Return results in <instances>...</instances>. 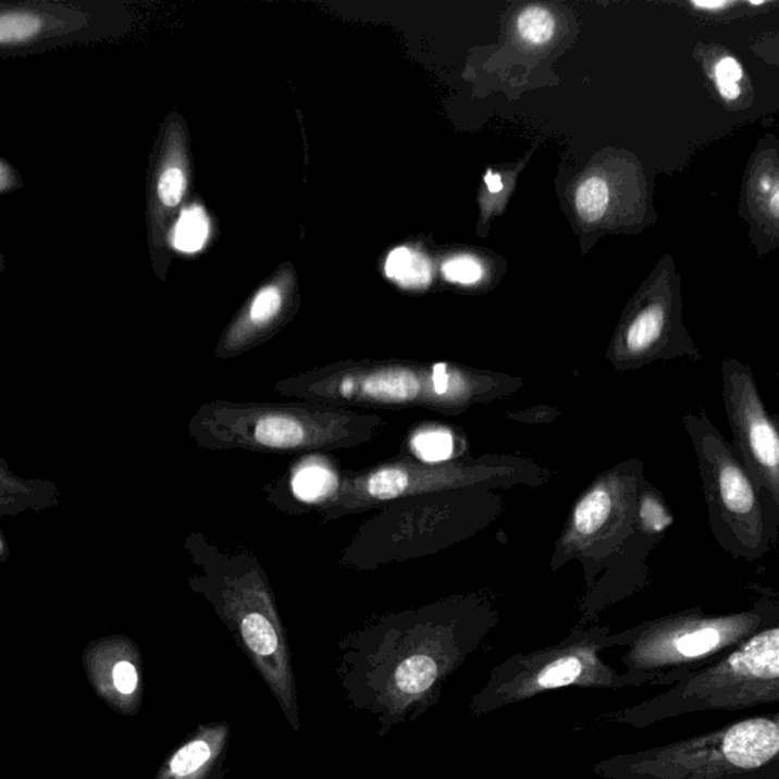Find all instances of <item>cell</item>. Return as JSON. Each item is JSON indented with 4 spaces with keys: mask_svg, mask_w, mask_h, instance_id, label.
I'll list each match as a JSON object with an SVG mask.
<instances>
[{
    "mask_svg": "<svg viewBox=\"0 0 779 779\" xmlns=\"http://www.w3.org/2000/svg\"><path fill=\"white\" fill-rule=\"evenodd\" d=\"M524 383L519 378L435 362H342L285 378L274 384L279 396L326 404L347 410L425 408L460 415L475 405L509 397Z\"/></svg>",
    "mask_w": 779,
    "mask_h": 779,
    "instance_id": "6da1fadb",
    "label": "cell"
},
{
    "mask_svg": "<svg viewBox=\"0 0 779 779\" xmlns=\"http://www.w3.org/2000/svg\"><path fill=\"white\" fill-rule=\"evenodd\" d=\"M380 415L301 403L202 404L189 420V437L205 450L269 454L330 453L368 445L384 433Z\"/></svg>",
    "mask_w": 779,
    "mask_h": 779,
    "instance_id": "7a4b0ae2",
    "label": "cell"
},
{
    "mask_svg": "<svg viewBox=\"0 0 779 779\" xmlns=\"http://www.w3.org/2000/svg\"><path fill=\"white\" fill-rule=\"evenodd\" d=\"M502 509V496L492 489H456L397 499L358 527L338 564L347 570L376 571L435 555L486 529Z\"/></svg>",
    "mask_w": 779,
    "mask_h": 779,
    "instance_id": "3957f363",
    "label": "cell"
},
{
    "mask_svg": "<svg viewBox=\"0 0 779 779\" xmlns=\"http://www.w3.org/2000/svg\"><path fill=\"white\" fill-rule=\"evenodd\" d=\"M591 770L603 779H778V714L747 717L681 742L615 755Z\"/></svg>",
    "mask_w": 779,
    "mask_h": 779,
    "instance_id": "277c9868",
    "label": "cell"
},
{
    "mask_svg": "<svg viewBox=\"0 0 779 779\" xmlns=\"http://www.w3.org/2000/svg\"><path fill=\"white\" fill-rule=\"evenodd\" d=\"M779 628L766 626L714 659L683 676L666 693L602 719L643 728L685 714L737 712L778 704Z\"/></svg>",
    "mask_w": 779,
    "mask_h": 779,
    "instance_id": "5b68a950",
    "label": "cell"
},
{
    "mask_svg": "<svg viewBox=\"0 0 779 779\" xmlns=\"http://www.w3.org/2000/svg\"><path fill=\"white\" fill-rule=\"evenodd\" d=\"M548 479V471L522 457H465L437 465L399 457L361 471H345L337 494L316 515L323 522L337 521L410 496L456 489L537 487Z\"/></svg>",
    "mask_w": 779,
    "mask_h": 779,
    "instance_id": "8992f818",
    "label": "cell"
},
{
    "mask_svg": "<svg viewBox=\"0 0 779 779\" xmlns=\"http://www.w3.org/2000/svg\"><path fill=\"white\" fill-rule=\"evenodd\" d=\"M186 553L194 565L189 584L202 595L255 658L281 663L285 638L269 576L246 548L221 549L205 533H190Z\"/></svg>",
    "mask_w": 779,
    "mask_h": 779,
    "instance_id": "52a82bcc",
    "label": "cell"
},
{
    "mask_svg": "<svg viewBox=\"0 0 779 779\" xmlns=\"http://www.w3.org/2000/svg\"><path fill=\"white\" fill-rule=\"evenodd\" d=\"M609 647H614L609 628H579L562 643L510 656L492 671L477 708L492 712L565 687L617 690L668 683L656 675L617 673L602 658Z\"/></svg>",
    "mask_w": 779,
    "mask_h": 779,
    "instance_id": "ba28073f",
    "label": "cell"
},
{
    "mask_svg": "<svg viewBox=\"0 0 779 779\" xmlns=\"http://www.w3.org/2000/svg\"><path fill=\"white\" fill-rule=\"evenodd\" d=\"M696 453L709 529L728 555L757 560L774 544L765 504L731 443L717 430L705 408L682 418Z\"/></svg>",
    "mask_w": 779,
    "mask_h": 779,
    "instance_id": "9c48e42d",
    "label": "cell"
},
{
    "mask_svg": "<svg viewBox=\"0 0 779 779\" xmlns=\"http://www.w3.org/2000/svg\"><path fill=\"white\" fill-rule=\"evenodd\" d=\"M766 610L759 607L727 615L689 609L613 633V645L628 648L621 656L626 673L656 675L668 683L678 682L766 628Z\"/></svg>",
    "mask_w": 779,
    "mask_h": 779,
    "instance_id": "30bf717a",
    "label": "cell"
},
{
    "mask_svg": "<svg viewBox=\"0 0 779 779\" xmlns=\"http://www.w3.org/2000/svg\"><path fill=\"white\" fill-rule=\"evenodd\" d=\"M644 479L640 458H629L599 473L572 504L549 559L552 571L579 560L591 588L636 534V498Z\"/></svg>",
    "mask_w": 779,
    "mask_h": 779,
    "instance_id": "8fae6325",
    "label": "cell"
},
{
    "mask_svg": "<svg viewBox=\"0 0 779 779\" xmlns=\"http://www.w3.org/2000/svg\"><path fill=\"white\" fill-rule=\"evenodd\" d=\"M721 396L734 442L732 449L757 486L779 509V433L750 368L734 360L721 370Z\"/></svg>",
    "mask_w": 779,
    "mask_h": 779,
    "instance_id": "7c38bea8",
    "label": "cell"
},
{
    "mask_svg": "<svg viewBox=\"0 0 779 779\" xmlns=\"http://www.w3.org/2000/svg\"><path fill=\"white\" fill-rule=\"evenodd\" d=\"M343 475L345 469L326 453L300 454L282 475L263 487V495L282 514H317L337 494Z\"/></svg>",
    "mask_w": 779,
    "mask_h": 779,
    "instance_id": "4fadbf2b",
    "label": "cell"
},
{
    "mask_svg": "<svg viewBox=\"0 0 779 779\" xmlns=\"http://www.w3.org/2000/svg\"><path fill=\"white\" fill-rule=\"evenodd\" d=\"M97 13L75 10L74 5L18 3L0 5V49H37L63 37L87 36L79 30L90 28Z\"/></svg>",
    "mask_w": 779,
    "mask_h": 779,
    "instance_id": "5bb4252c",
    "label": "cell"
},
{
    "mask_svg": "<svg viewBox=\"0 0 779 779\" xmlns=\"http://www.w3.org/2000/svg\"><path fill=\"white\" fill-rule=\"evenodd\" d=\"M468 445L463 435L454 428L422 423L405 435L400 458L420 461V463H448L468 457Z\"/></svg>",
    "mask_w": 779,
    "mask_h": 779,
    "instance_id": "9a60e30c",
    "label": "cell"
},
{
    "mask_svg": "<svg viewBox=\"0 0 779 779\" xmlns=\"http://www.w3.org/2000/svg\"><path fill=\"white\" fill-rule=\"evenodd\" d=\"M675 517L668 509L666 499L658 489L653 487L647 479L641 481L636 498L635 529L636 533L645 537L660 540L670 527Z\"/></svg>",
    "mask_w": 779,
    "mask_h": 779,
    "instance_id": "2e32d148",
    "label": "cell"
},
{
    "mask_svg": "<svg viewBox=\"0 0 779 779\" xmlns=\"http://www.w3.org/2000/svg\"><path fill=\"white\" fill-rule=\"evenodd\" d=\"M441 666L431 653H415L396 668L395 682L404 694H423L437 681Z\"/></svg>",
    "mask_w": 779,
    "mask_h": 779,
    "instance_id": "e0dca14e",
    "label": "cell"
},
{
    "mask_svg": "<svg viewBox=\"0 0 779 779\" xmlns=\"http://www.w3.org/2000/svg\"><path fill=\"white\" fill-rule=\"evenodd\" d=\"M385 273L405 288H425L431 282V263L418 251L399 247L389 254Z\"/></svg>",
    "mask_w": 779,
    "mask_h": 779,
    "instance_id": "ac0fdd59",
    "label": "cell"
},
{
    "mask_svg": "<svg viewBox=\"0 0 779 779\" xmlns=\"http://www.w3.org/2000/svg\"><path fill=\"white\" fill-rule=\"evenodd\" d=\"M209 236V220L201 208L186 209L175 225L174 246L186 254L201 250Z\"/></svg>",
    "mask_w": 779,
    "mask_h": 779,
    "instance_id": "d6986e66",
    "label": "cell"
},
{
    "mask_svg": "<svg viewBox=\"0 0 779 779\" xmlns=\"http://www.w3.org/2000/svg\"><path fill=\"white\" fill-rule=\"evenodd\" d=\"M518 34L527 45L548 44L555 36L556 21L548 10L542 7H529L519 14Z\"/></svg>",
    "mask_w": 779,
    "mask_h": 779,
    "instance_id": "ffe728a7",
    "label": "cell"
},
{
    "mask_svg": "<svg viewBox=\"0 0 779 779\" xmlns=\"http://www.w3.org/2000/svg\"><path fill=\"white\" fill-rule=\"evenodd\" d=\"M609 205V188L599 177L586 178L576 193V208L588 223L602 220Z\"/></svg>",
    "mask_w": 779,
    "mask_h": 779,
    "instance_id": "44dd1931",
    "label": "cell"
},
{
    "mask_svg": "<svg viewBox=\"0 0 779 779\" xmlns=\"http://www.w3.org/2000/svg\"><path fill=\"white\" fill-rule=\"evenodd\" d=\"M212 751L205 740H197L183 746L171 759V772L177 777H188L200 770L209 762Z\"/></svg>",
    "mask_w": 779,
    "mask_h": 779,
    "instance_id": "7402d4cb",
    "label": "cell"
},
{
    "mask_svg": "<svg viewBox=\"0 0 779 779\" xmlns=\"http://www.w3.org/2000/svg\"><path fill=\"white\" fill-rule=\"evenodd\" d=\"M714 75H716L717 90H719L721 98L727 99V101H735L742 94L739 82L743 78V69L740 66L739 61L731 59V57H725L716 64Z\"/></svg>",
    "mask_w": 779,
    "mask_h": 779,
    "instance_id": "603a6c76",
    "label": "cell"
},
{
    "mask_svg": "<svg viewBox=\"0 0 779 779\" xmlns=\"http://www.w3.org/2000/svg\"><path fill=\"white\" fill-rule=\"evenodd\" d=\"M443 274L449 282H456L461 285L477 284L483 277L484 271L481 263L477 259L469 256L454 258L443 263Z\"/></svg>",
    "mask_w": 779,
    "mask_h": 779,
    "instance_id": "cb8c5ba5",
    "label": "cell"
},
{
    "mask_svg": "<svg viewBox=\"0 0 779 779\" xmlns=\"http://www.w3.org/2000/svg\"><path fill=\"white\" fill-rule=\"evenodd\" d=\"M185 175H183L182 171L178 170V168H168V170L163 171V174L160 175L158 186L160 201L168 206V208H174V206L181 202L183 193H185Z\"/></svg>",
    "mask_w": 779,
    "mask_h": 779,
    "instance_id": "d4e9b609",
    "label": "cell"
},
{
    "mask_svg": "<svg viewBox=\"0 0 779 779\" xmlns=\"http://www.w3.org/2000/svg\"><path fill=\"white\" fill-rule=\"evenodd\" d=\"M113 681L122 694L135 693L137 689V671L133 664L121 660L113 668Z\"/></svg>",
    "mask_w": 779,
    "mask_h": 779,
    "instance_id": "484cf974",
    "label": "cell"
},
{
    "mask_svg": "<svg viewBox=\"0 0 779 779\" xmlns=\"http://www.w3.org/2000/svg\"><path fill=\"white\" fill-rule=\"evenodd\" d=\"M486 185H487V189L491 190L492 194L502 193V190H503L502 175L492 173V171H487Z\"/></svg>",
    "mask_w": 779,
    "mask_h": 779,
    "instance_id": "4316f807",
    "label": "cell"
},
{
    "mask_svg": "<svg viewBox=\"0 0 779 779\" xmlns=\"http://www.w3.org/2000/svg\"><path fill=\"white\" fill-rule=\"evenodd\" d=\"M778 208H779V194H778V189L775 188L774 194H772V200H770V212H772V215L775 218L778 217Z\"/></svg>",
    "mask_w": 779,
    "mask_h": 779,
    "instance_id": "83f0119b",
    "label": "cell"
},
{
    "mask_svg": "<svg viewBox=\"0 0 779 779\" xmlns=\"http://www.w3.org/2000/svg\"><path fill=\"white\" fill-rule=\"evenodd\" d=\"M694 5H696L698 8H706V10H713V8L728 7V3H725V2H705V3L696 2V3H694Z\"/></svg>",
    "mask_w": 779,
    "mask_h": 779,
    "instance_id": "f1b7e54d",
    "label": "cell"
},
{
    "mask_svg": "<svg viewBox=\"0 0 779 779\" xmlns=\"http://www.w3.org/2000/svg\"><path fill=\"white\" fill-rule=\"evenodd\" d=\"M2 168H0V183H2Z\"/></svg>",
    "mask_w": 779,
    "mask_h": 779,
    "instance_id": "f546056e",
    "label": "cell"
},
{
    "mask_svg": "<svg viewBox=\"0 0 779 779\" xmlns=\"http://www.w3.org/2000/svg\"><path fill=\"white\" fill-rule=\"evenodd\" d=\"M0 552H2V542H0Z\"/></svg>",
    "mask_w": 779,
    "mask_h": 779,
    "instance_id": "4dcf8cb0",
    "label": "cell"
}]
</instances>
